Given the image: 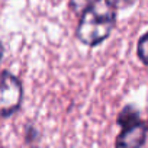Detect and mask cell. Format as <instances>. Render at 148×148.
<instances>
[{"instance_id":"obj_1","label":"cell","mask_w":148,"mask_h":148,"mask_svg":"<svg viewBox=\"0 0 148 148\" xmlns=\"http://www.w3.org/2000/svg\"><path fill=\"white\" fill-rule=\"evenodd\" d=\"M116 23V12L106 0H95L87 8L76 28L77 39L89 47H96L109 38Z\"/></svg>"},{"instance_id":"obj_2","label":"cell","mask_w":148,"mask_h":148,"mask_svg":"<svg viewBox=\"0 0 148 148\" xmlns=\"http://www.w3.org/2000/svg\"><path fill=\"white\" fill-rule=\"evenodd\" d=\"M23 87L21 80L9 71L0 73V116L9 118L22 106Z\"/></svg>"},{"instance_id":"obj_4","label":"cell","mask_w":148,"mask_h":148,"mask_svg":"<svg viewBox=\"0 0 148 148\" xmlns=\"http://www.w3.org/2000/svg\"><path fill=\"white\" fill-rule=\"evenodd\" d=\"M139 121H141V119H139V112H138L134 106H125V108L121 110L119 116H118V123H119L122 128L129 126V125H134V123H136V122H139Z\"/></svg>"},{"instance_id":"obj_5","label":"cell","mask_w":148,"mask_h":148,"mask_svg":"<svg viewBox=\"0 0 148 148\" xmlns=\"http://www.w3.org/2000/svg\"><path fill=\"white\" fill-rule=\"evenodd\" d=\"M95 2V0H70V9L73 13H76V15H80L87 9L90 8V5Z\"/></svg>"},{"instance_id":"obj_3","label":"cell","mask_w":148,"mask_h":148,"mask_svg":"<svg viewBox=\"0 0 148 148\" xmlns=\"http://www.w3.org/2000/svg\"><path fill=\"white\" fill-rule=\"evenodd\" d=\"M147 139V125L139 121L134 125L122 128L115 141V148H142Z\"/></svg>"},{"instance_id":"obj_8","label":"cell","mask_w":148,"mask_h":148,"mask_svg":"<svg viewBox=\"0 0 148 148\" xmlns=\"http://www.w3.org/2000/svg\"><path fill=\"white\" fill-rule=\"evenodd\" d=\"M3 52H5V49H3L2 42H0V64H2V60H3Z\"/></svg>"},{"instance_id":"obj_6","label":"cell","mask_w":148,"mask_h":148,"mask_svg":"<svg viewBox=\"0 0 148 148\" xmlns=\"http://www.w3.org/2000/svg\"><path fill=\"white\" fill-rule=\"evenodd\" d=\"M147 39H148V35L144 34L139 41H138V47H136V51H138V57L141 60V62L144 65H147Z\"/></svg>"},{"instance_id":"obj_7","label":"cell","mask_w":148,"mask_h":148,"mask_svg":"<svg viewBox=\"0 0 148 148\" xmlns=\"http://www.w3.org/2000/svg\"><path fill=\"white\" fill-rule=\"evenodd\" d=\"M106 2L113 8V9H126L135 5L138 0H106Z\"/></svg>"}]
</instances>
